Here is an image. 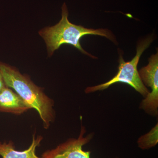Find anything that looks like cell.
Listing matches in <instances>:
<instances>
[{"mask_svg":"<svg viewBox=\"0 0 158 158\" xmlns=\"http://www.w3.org/2000/svg\"><path fill=\"white\" fill-rule=\"evenodd\" d=\"M139 75L143 84L151 89L141 102L140 108L152 116H157L158 113V53L152 55L148 64L141 69Z\"/></svg>","mask_w":158,"mask_h":158,"instance_id":"obj_4","label":"cell"},{"mask_svg":"<svg viewBox=\"0 0 158 158\" xmlns=\"http://www.w3.org/2000/svg\"><path fill=\"white\" fill-rule=\"evenodd\" d=\"M86 128L82 126L77 138H70L56 148L48 150L42 154L43 158H90L91 152L85 151L83 147L89 143L93 137L90 134L85 137Z\"/></svg>","mask_w":158,"mask_h":158,"instance_id":"obj_5","label":"cell"},{"mask_svg":"<svg viewBox=\"0 0 158 158\" xmlns=\"http://www.w3.org/2000/svg\"><path fill=\"white\" fill-rule=\"evenodd\" d=\"M31 109L22 98L11 88H5L0 93V112L20 115Z\"/></svg>","mask_w":158,"mask_h":158,"instance_id":"obj_6","label":"cell"},{"mask_svg":"<svg viewBox=\"0 0 158 158\" xmlns=\"http://www.w3.org/2000/svg\"><path fill=\"white\" fill-rule=\"evenodd\" d=\"M42 139V136L36 137L34 134L31 145L27 149L22 151L16 150L12 141L8 143L0 141V156L2 158H43L37 156L36 154V148L40 146Z\"/></svg>","mask_w":158,"mask_h":158,"instance_id":"obj_7","label":"cell"},{"mask_svg":"<svg viewBox=\"0 0 158 158\" xmlns=\"http://www.w3.org/2000/svg\"><path fill=\"white\" fill-rule=\"evenodd\" d=\"M158 142V124L152 128L149 132L138 138V147L142 150L149 149L155 147Z\"/></svg>","mask_w":158,"mask_h":158,"instance_id":"obj_8","label":"cell"},{"mask_svg":"<svg viewBox=\"0 0 158 158\" xmlns=\"http://www.w3.org/2000/svg\"><path fill=\"white\" fill-rule=\"evenodd\" d=\"M6 83H5V80L3 78L2 75L0 72V93L2 92L5 88H7Z\"/></svg>","mask_w":158,"mask_h":158,"instance_id":"obj_9","label":"cell"},{"mask_svg":"<svg viewBox=\"0 0 158 158\" xmlns=\"http://www.w3.org/2000/svg\"><path fill=\"white\" fill-rule=\"evenodd\" d=\"M62 19L56 25L40 30L39 34L45 41L49 56H52L55 51L63 44H70L82 53L93 59L97 57L88 53L81 46L80 40L85 35H98L106 37L116 44V37L106 29H88L83 26L72 23L68 19V11L65 3L62 8Z\"/></svg>","mask_w":158,"mask_h":158,"instance_id":"obj_2","label":"cell"},{"mask_svg":"<svg viewBox=\"0 0 158 158\" xmlns=\"http://www.w3.org/2000/svg\"><path fill=\"white\" fill-rule=\"evenodd\" d=\"M0 72L6 86L13 89L31 109L39 114L44 128L48 129L55 120L56 113L54 102L44 93L28 76L22 74L17 69L0 62Z\"/></svg>","mask_w":158,"mask_h":158,"instance_id":"obj_1","label":"cell"},{"mask_svg":"<svg viewBox=\"0 0 158 158\" xmlns=\"http://www.w3.org/2000/svg\"><path fill=\"white\" fill-rule=\"evenodd\" d=\"M152 41V37H149L139 42L137 46L136 56L129 62H125L122 56L120 55L118 60V71L116 75L104 84L88 87L85 90L86 93H93L98 90H105L113 84L121 82L129 85L141 95L145 97L149 92L141 81L137 66L141 55Z\"/></svg>","mask_w":158,"mask_h":158,"instance_id":"obj_3","label":"cell"}]
</instances>
